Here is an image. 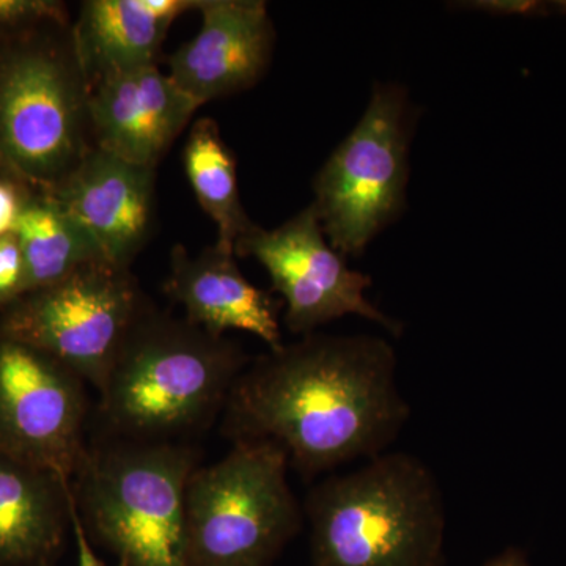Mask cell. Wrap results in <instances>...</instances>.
I'll return each instance as SVG.
<instances>
[{
  "mask_svg": "<svg viewBox=\"0 0 566 566\" xmlns=\"http://www.w3.org/2000/svg\"><path fill=\"white\" fill-rule=\"evenodd\" d=\"M409 417L389 342L308 334L238 376L223 408V433L233 442H274L290 468L314 479L381 455Z\"/></svg>",
  "mask_w": 566,
  "mask_h": 566,
  "instance_id": "obj_1",
  "label": "cell"
},
{
  "mask_svg": "<svg viewBox=\"0 0 566 566\" xmlns=\"http://www.w3.org/2000/svg\"><path fill=\"white\" fill-rule=\"evenodd\" d=\"M248 365L229 338L148 308L98 392L106 438L182 442L223 411Z\"/></svg>",
  "mask_w": 566,
  "mask_h": 566,
  "instance_id": "obj_2",
  "label": "cell"
},
{
  "mask_svg": "<svg viewBox=\"0 0 566 566\" xmlns=\"http://www.w3.org/2000/svg\"><path fill=\"white\" fill-rule=\"evenodd\" d=\"M314 566H442L446 504L433 471L385 452L312 488L304 504Z\"/></svg>",
  "mask_w": 566,
  "mask_h": 566,
  "instance_id": "obj_3",
  "label": "cell"
},
{
  "mask_svg": "<svg viewBox=\"0 0 566 566\" xmlns=\"http://www.w3.org/2000/svg\"><path fill=\"white\" fill-rule=\"evenodd\" d=\"M197 452L186 442L104 438L74 475V502L88 538L117 566H192L186 486Z\"/></svg>",
  "mask_w": 566,
  "mask_h": 566,
  "instance_id": "obj_4",
  "label": "cell"
},
{
  "mask_svg": "<svg viewBox=\"0 0 566 566\" xmlns=\"http://www.w3.org/2000/svg\"><path fill=\"white\" fill-rule=\"evenodd\" d=\"M32 33L7 41L0 52V153L14 180L48 191L95 147L91 82L73 28L63 43Z\"/></svg>",
  "mask_w": 566,
  "mask_h": 566,
  "instance_id": "obj_5",
  "label": "cell"
},
{
  "mask_svg": "<svg viewBox=\"0 0 566 566\" xmlns=\"http://www.w3.org/2000/svg\"><path fill=\"white\" fill-rule=\"evenodd\" d=\"M289 458L270 441L233 442L186 486L192 566H271L303 526Z\"/></svg>",
  "mask_w": 566,
  "mask_h": 566,
  "instance_id": "obj_6",
  "label": "cell"
},
{
  "mask_svg": "<svg viewBox=\"0 0 566 566\" xmlns=\"http://www.w3.org/2000/svg\"><path fill=\"white\" fill-rule=\"evenodd\" d=\"M409 133L405 92L376 85L363 118L316 175L312 205L342 255L359 256L403 210Z\"/></svg>",
  "mask_w": 566,
  "mask_h": 566,
  "instance_id": "obj_7",
  "label": "cell"
},
{
  "mask_svg": "<svg viewBox=\"0 0 566 566\" xmlns=\"http://www.w3.org/2000/svg\"><path fill=\"white\" fill-rule=\"evenodd\" d=\"M148 308L129 270L92 263L0 308V334L50 354L99 392Z\"/></svg>",
  "mask_w": 566,
  "mask_h": 566,
  "instance_id": "obj_8",
  "label": "cell"
},
{
  "mask_svg": "<svg viewBox=\"0 0 566 566\" xmlns=\"http://www.w3.org/2000/svg\"><path fill=\"white\" fill-rule=\"evenodd\" d=\"M87 382L0 334V455L73 482L87 453Z\"/></svg>",
  "mask_w": 566,
  "mask_h": 566,
  "instance_id": "obj_9",
  "label": "cell"
},
{
  "mask_svg": "<svg viewBox=\"0 0 566 566\" xmlns=\"http://www.w3.org/2000/svg\"><path fill=\"white\" fill-rule=\"evenodd\" d=\"M234 253L252 256L268 271L274 292L285 301V326L293 334H314L346 315L363 316L394 335L403 329L367 300L371 279L349 270L345 256L327 243L314 205L277 229L253 226Z\"/></svg>",
  "mask_w": 566,
  "mask_h": 566,
  "instance_id": "obj_10",
  "label": "cell"
},
{
  "mask_svg": "<svg viewBox=\"0 0 566 566\" xmlns=\"http://www.w3.org/2000/svg\"><path fill=\"white\" fill-rule=\"evenodd\" d=\"M155 167L137 166L93 147L48 193L91 240L99 259L129 270L155 212Z\"/></svg>",
  "mask_w": 566,
  "mask_h": 566,
  "instance_id": "obj_11",
  "label": "cell"
},
{
  "mask_svg": "<svg viewBox=\"0 0 566 566\" xmlns=\"http://www.w3.org/2000/svg\"><path fill=\"white\" fill-rule=\"evenodd\" d=\"M197 11L199 32L170 55L167 74L202 107L262 80L274 29L262 0H200Z\"/></svg>",
  "mask_w": 566,
  "mask_h": 566,
  "instance_id": "obj_12",
  "label": "cell"
},
{
  "mask_svg": "<svg viewBox=\"0 0 566 566\" xmlns=\"http://www.w3.org/2000/svg\"><path fill=\"white\" fill-rule=\"evenodd\" d=\"M199 107L156 63L109 74L91 84L93 144L156 169Z\"/></svg>",
  "mask_w": 566,
  "mask_h": 566,
  "instance_id": "obj_13",
  "label": "cell"
},
{
  "mask_svg": "<svg viewBox=\"0 0 566 566\" xmlns=\"http://www.w3.org/2000/svg\"><path fill=\"white\" fill-rule=\"evenodd\" d=\"M237 253L214 244L199 255L177 245L170 260L166 293L185 308L186 319L214 337L243 331L259 337L271 352L282 334L271 297L241 273Z\"/></svg>",
  "mask_w": 566,
  "mask_h": 566,
  "instance_id": "obj_14",
  "label": "cell"
},
{
  "mask_svg": "<svg viewBox=\"0 0 566 566\" xmlns=\"http://www.w3.org/2000/svg\"><path fill=\"white\" fill-rule=\"evenodd\" d=\"M200 0H88L73 25L74 46L88 82L155 65L169 29Z\"/></svg>",
  "mask_w": 566,
  "mask_h": 566,
  "instance_id": "obj_15",
  "label": "cell"
},
{
  "mask_svg": "<svg viewBox=\"0 0 566 566\" xmlns=\"http://www.w3.org/2000/svg\"><path fill=\"white\" fill-rule=\"evenodd\" d=\"M71 482L0 455V566H54L71 528Z\"/></svg>",
  "mask_w": 566,
  "mask_h": 566,
  "instance_id": "obj_16",
  "label": "cell"
},
{
  "mask_svg": "<svg viewBox=\"0 0 566 566\" xmlns=\"http://www.w3.org/2000/svg\"><path fill=\"white\" fill-rule=\"evenodd\" d=\"M13 233L24 259L22 296L55 285L87 264L104 263L80 227L44 192L28 196Z\"/></svg>",
  "mask_w": 566,
  "mask_h": 566,
  "instance_id": "obj_17",
  "label": "cell"
},
{
  "mask_svg": "<svg viewBox=\"0 0 566 566\" xmlns=\"http://www.w3.org/2000/svg\"><path fill=\"white\" fill-rule=\"evenodd\" d=\"M182 163L197 202L218 227L216 244L234 252L238 240L255 223L248 218L241 203L234 156L212 118L193 123L182 151Z\"/></svg>",
  "mask_w": 566,
  "mask_h": 566,
  "instance_id": "obj_18",
  "label": "cell"
},
{
  "mask_svg": "<svg viewBox=\"0 0 566 566\" xmlns=\"http://www.w3.org/2000/svg\"><path fill=\"white\" fill-rule=\"evenodd\" d=\"M51 24H69L63 3L52 0H0V41L20 39Z\"/></svg>",
  "mask_w": 566,
  "mask_h": 566,
  "instance_id": "obj_19",
  "label": "cell"
},
{
  "mask_svg": "<svg viewBox=\"0 0 566 566\" xmlns=\"http://www.w3.org/2000/svg\"><path fill=\"white\" fill-rule=\"evenodd\" d=\"M24 277V259L20 243L11 232L0 238V308L22 296Z\"/></svg>",
  "mask_w": 566,
  "mask_h": 566,
  "instance_id": "obj_20",
  "label": "cell"
},
{
  "mask_svg": "<svg viewBox=\"0 0 566 566\" xmlns=\"http://www.w3.org/2000/svg\"><path fill=\"white\" fill-rule=\"evenodd\" d=\"M21 186L14 180H0V238L13 232L22 203L28 199Z\"/></svg>",
  "mask_w": 566,
  "mask_h": 566,
  "instance_id": "obj_21",
  "label": "cell"
},
{
  "mask_svg": "<svg viewBox=\"0 0 566 566\" xmlns=\"http://www.w3.org/2000/svg\"><path fill=\"white\" fill-rule=\"evenodd\" d=\"M71 531H73L74 542L77 549V566H107L102 558L96 556L93 549V543L88 538L87 532L82 526L80 513H77L74 495H71Z\"/></svg>",
  "mask_w": 566,
  "mask_h": 566,
  "instance_id": "obj_22",
  "label": "cell"
},
{
  "mask_svg": "<svg viewBox=\"0 0 566 566\" xmlns=\"http://www.w3.org/2000/svg\"><path fill=\"white\" fill-rule=\"evenodd\" d=\"M464 6H474L476 10L493 11V13L504 14H534L536 11H542V3L527 2V0H504V2H474L464 3Z\"/></svg>",
  "mask_w": 566,
  "mask_h": 566,
  "instance_id": "obj_23",
  "label": "cell"
},
{
  "mask_svg": "<svg viewBox=\"0 0 566 566\" xmlns=\"http://www.w3.org/2000/svg\"><path fill=\"white\" fill-rule=\"evenodd\" d=\"M483 566H531L528 565L526 556L521 553L520 549H515V547H510V549L504 551V553L499 554L491 560H488Z\"/></svg>",
  "mask_w": 566,
  "mask_h": 566,
  "instance_id": "obj_24",
  "label": "cell"
},
{
  "mask_svg": "<svg viewBox=\"0 0 566 566\" xmlns=\"http://www.w3.org/2000/svg\"><path fill=\"white\" fill-rule=\"evenodd\" d=\"M0 172L9 175L11 180H14L13 175H11L9 164H7L6 159H3L2 153H0Z\"/></svg>",
  "mask_w": 566,
  "mask_h": 566,
  "instance_id": "obj_25",
  "label": "cell"
},
{
  "mask_svg": "<svg viewBox=\"0 0 566 566\" xmlns=\"http://www.w3.org/2000/svg\"><path fill=\"white\" fill-rule=\"evenodd\" d=\"M557 6L560 7L562 10L566 11V2H558Z\"/></svg>",
  "mask_w": 566,
  "mask_h": 566,
  "instance_id": "obj_26",
  "label": "cell"
}]
</instances>
